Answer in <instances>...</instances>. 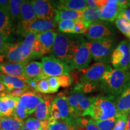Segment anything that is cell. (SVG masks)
<instances>
[{"label": "cell", "mask_w": 130, "mask_h": 130, "mask_svg": "<svg viewBox=\"0 0 130 130\" xmlns=\"http://www.w3.org/2000/svg\"><path fill=\"white\" fill-rule=\"evenodd\" d=\"M85 42L83 37L78 35L58 33L51 53L53 56L69 64L79 47Z\"/></svg>", "instance_id": "6da1fadb"}, {"label": "cell", "mask_w": 130, "mask_h": 130, "mask_svg": "<svg viewBox=\"0 0 130 130\" xmlns=\"http://www.w3.org/2000/svg\"><path fill=\"white\" fill-rule=\"evenodd\" d=\"M130 82V71L112 69L109 66L100 82L101 89L107 96L116 99Z\"/></svg>", "instance_id": "7a4b0ae2"}, {"label": "cell", "mask_w": 130, "mask_h": 130, "mask_svg": "<svg viewBox=\"0 0 130 130\" xmlns=\"http://www.w3.org/2000/svg\"><path fill=\"white\" fill-rule=\"evenodd\" d=\"M118 115L116 99L109 96L98 95L93 97L92 104L84 116H90L95 121L108 119Z\"/></svg>", "instance_id": "3957f363"}, {"label": "cell", "mask_w": 130, "mask_h": 130, "mask_svg": "<svg viewBox=\"0 0 130 130\" xmlns=\"http://www.w3.org/2000/svg\"><path fill=\"white\" fill-rule=\"evenodd\" d=\"M87 43L92 58L98 63L108 64L111 61V55L116 44L115 37L87 42Z\"/></svg>", "instance_id": "277c9868"}, {"label": "cell", "mask_w": 130, "mask_h": 130, "mask_svg": "<svg viewBox=\"0 0 130 130\" xmlns=\"http://www.w3.org/2000/svg\"><path fill=\"white\" fill-rule=\"evenodd\" d=\"M42 60L43 74L47 78L51 77H57L63 75H68L72 71L69 64L53 55L44 57Z\"/></svg>", "instance_id": "5b68a950"}, {"label": "cell", "mask_w": 130, "mask_h": 130, "mask_svg": "<svg viewBox=\"0 0 130 130\" xmlns=\"http://www.w3.org/2000/svg\"><path fill=\"white\" fill-rule=\"evenodd\" d=\"M4 55L6 59L11 63H26L34 58L31 50L22 42L7 43Z\"/></svg>", "instance_id": "8992f818"}, {"label": "cell", "mask_w": 130, "mask_h": 130, "mask_svg": "<svg viewBox=\"0 0 130 130\" xmlns=\"http://www.w3.org/2000/svg\"><path fill=\"white\" fill-rule=\"evenodd\" d=\"M56 27V23H55L54 21L45 20L37 18L30 22H19L17 32L25 37L28 33L39 34L54 30Z\"/></svg>", "instance_id": "52a82bcc"}, {"label": "cell", "mask_w": 130, "mask_h": 130, "mask_svg": "<svg viewBox=\"0 0 130 130\" xmlns=\"http://www.w3.org/2000/svg\"><path fill=\"white\" fill-rule=\"evenodd\" d=\"M115 30L108 22L99 21L92 24L85 32V36L90 41L115 37Z\"/></svg>", "instance_id": "ba28073f"}, {"label": "cell", "mask_w": 130, "mask_h": 130, "mask_svg": "<svg viewBox=\"0 0 130 130\" xmlns=\"http://www.w3.org/2000/svg\"><path fill=\"white\" fill-rule=\"evenodd\" d=\"M111 63L115 69H130V53L127 40H122L115 48L111 55Z\"/></svg>", "instance_id": "9c48e42d"}, {"label": "cell", "mask_w": 130, "mask_h": 130, "mask_svg": "<svg viewBox=\"0 0 130 130\" xmlns=\"http://www.w3.org/2000/svg\"><path fill=\"white\" fill-rule=\"evenodd\" d=\"M93 97H87L80 93H72L68 97L69 104L72 108L75 118L84 116L92 104Z\"/></svg>", "instance_id": "30bf717a"}, {"label": "cell", "mask_w": 130, "mask_h": 130, "mask_svg": "<svg viewBox=\"0 0 130 130\" xmlns=\"http://www.w3.org/2000/svg\"><path fill=\"white\" fill-rule=\"evenodd\" d=\"M110 65L105 63H96L86 69L82 70L83 74L80 78V82L98 83L101 82L103 75Z\"/></svg>", "instance_id": "8fae6325"}, {"label": "cell", "mask_w": 130, "mask_h": 130, "mask_svg": "<svg viewBox=\"0 0 130 130\" xmlns=\"http://www.w3.org/2000/svg\"><path fill=\"white\" fill-rule=\"evenodd\" d=\"M92 58L87 42H85L79 47L69 65L72 70L77 69L81 71L89 67Z\"/></svg>", "instance_id": "7c38bea8"}, {"label": "cell", "mask_w": 130, "mask_h": 130, "mask_svg": "<svg viewBox=\"0 0 130 130\" xmlns=\"http://www.w3.org/2000/svg\"><path fill=\"white\" fill-rule=\"evenodd\" d=\"M37 18L54 21L56 10L52 1L46 0L31 1Z\"/></svg>", "instance_id": "4fadbf2b"}, {"label": "cell", "mask_w": 130, "mask_h": 130, "mask_svg": "<svg viewBox=\"0 0 130 130\" xmlns=\"http://www.w3.org/2000/svg\"><path fill=\"white\" fill-rule=\"evenodd\" d=\"M124 9L118 0H107L105 6L101 9V21L106 22L116 21Z\"/></svg>", "instance_id": "5bb4252c"}, {"label": "cell", "mask_w": 130, "mask_h": 130, "mask_svg": "<svg viewBox=\"0 0 130 130\" xmlns=\"http://www.w3.org/2000/svg\"><path fill=\"white\" fill-rule=\"evenodd\" d=\"M53 102L57 108L61 119L63 121H71L75 118L74 113L69 104L68 98L63 95H59L54 99Z\"/></svg>", "instance_id": "9a60e30c"}, {"label": "cell", "mask_w": 130, "mask_h": 130, "mask_svg": "<svg viewBox=\"0 0 130 130\" xmlns=\"http://www.w3.org/2000/svg\"><path fill=\"white\" fill-rule=\"evenodd\" d=\"M21 101L25 105L29 115L35 113L37 107L40 102L44 100L43 97L36 92L29 90L20 97Z\"/></svg>", "instance_id": "2e32d148"}, {"label": "cell", "mask_w": 130, "mask_h": 130, "mask_svg": "<svg viewBox=\"0 0 130 130\" xmlns=\"http://www.w3.org/2000/svg\"><path fill=\"white\" fill-rule=\"evenodd\" d=\"M26 63L0 64V72L12 77L18 78L25 81L27 79L24 74V68Z\"/></svg>", "instance_id": "e0dca14e"}, {"label": "cell", "mask_w": 130, "mask_h": 130, "mask_svg": "<svg viewBox=\"0 0 130 130\" xmlns=\"http://www.w3.org/2000/svg\"><path fill=\"white\" fill-rule=\"evenodd\" d=\"M24 74L26 79H36L41 80L47 78L43 74L42 63L38 61H32L26 63L24 68Z\"/></svg>", "instance_id": "ac0fdd59"}, {"label": "cell", "mask_w": 130, "mask_h": 130, "mask_svg": "<svg viewBox=\"0 0 130 130\" xmlns=\"http://www.w3.org/2000/svg\"><path fill=\"white\" fill-rule=\"evenodd\" d=\"M54 2L52 1V3L56 10L68 9L83 11L87 7L86 0H61Z\"/></svg>", "instance_id": "d6986e66"}, {"label": "cell", "mask_w": 130, "mask_h": 130, "mask_svg": "<svg viewBox=\"0 0 130 130\" xmlns=\"http://www.w3.org/2000/svg\"><path fill=\"white\" fill-rule=\"evenodd\" d=\"M57 34L54 30L48 31L37 34V38L39 40L42 45V56L46 54L51 51Z\"/></svg>", "instance_id": "ffe728a7"}, {"label": "cell", "mask_w": 130, "mask_h": 130, "mask_svg": "<svg viewBox=\"0 0 130 130\" xmlns=\"http://www.w3.org/2000/svg\"><path fill=\"white\" fill-rule=\"evenodd\" d=\"M116 104L118 114H126L130 111V82L116 99Z\"/></svg>", "instance_id": "44dd1931"}, {"label": "cell", "mask_w": 130, "mask_h": 130, "mask_svg": "<svg viewBox=\"0 0 130 130\" xmlns=\"http://www.w3.org/2000/svg\"><path fill=\"white\" fill-rule=\"evenodd\" d=\"M12 32V21L9 12L0 9V33L6 41L11 37Z\"/></svg>", "instance_id": "7402d4cb"}, {"label": "cell", "mask_w": 130, "mask_h": 130, "mask_svg": "<svg viewBox=\"0 0 130 130\" xmlns=\"http://www.w3.org/2000/svg\"><path fill=\"white\" fill-rule=\"evenodd\" d=\"M43 97L44 100L38 105L35 112V116L41 121L48 120L50 118L51 104L53 102L51 97L47 96H43Z\"/></svg>", "instance_id": "603a6c76"}, {"label": "cell", "mask_w": 130, "mask_h": 130, "mask_svg": "<svg viewBox=\"0 0 130 130\" xmlns=\"http://www.w3.org/2000/svg\"><path fill=\"white\" fill-rule=\"evenodd\" d=\"M0 81L5 85L7 90L10 91L14 89H30L22 79L18 78L0 73Z\"/></svg>", "instance_id": "cb8c5ba5"}, {"label": "cell", "mask_w": 130, "mask_h": 130, "mask_svg": "<svg viewBox=\"0 0 130 130\" xmlns=\"http://www.w3.org/2000/svg\"><path fill=\"white\" fill-rule=\"evenodd\" d=\"M1 129L2 130H24L25 122L14 116L3 117L0 119Z\"/></svg>", "instance_id": "d4e9b609"}, {"label": "cell", "mask_w": 130, "mask_h": 130, "mask_svg": "<svg viewBox=\"0 0 130 130\" xmlns=\"http://www.w3.org/2000/svg\"><path fill=\"white\" fill-rule=\"evenodd\" d=\"M83 11L72 10L68 9L56 10L55 23H58L62 21H77L82 18Z\"/></svg>", "instance_id": "484cf974"}, {"label": "cell", "mask_w": 130, "mask_h": 130, "mask_svg": "<svg viewBox=\"0 0 130 130\" xmlns=\"http://www.w3.org/2000/svg\"><path fill=\"white\" fill-rule=\"evenodd\" d=\"M37 18L31 1L23 0L21 6L19 22H30Z\"/></svg>", "instance_id": "4316f807"}, {"label": "cell", "mask_w": 130, "mask_h": 130, "mask_svg": "<svg viewBox=\"0 0 130 130\" xmlns=\"http://www.w3.org/2000/svg\"><path fill=\"white\" fill-rule=\"evenodd\" d=\"M83 20L92 24L101 20V9L99 8H86L83 10Z\"/></svg>", "instance_id": "83f0119b"}, {"label": "cell", "mask_w": 130, "mask_h": 130, "mask_svg": "<svg viewBox=\"0 0 130 130\" xmlns=\"http://www.w3.org/2000/svg\"><path fill=\"white\" fill-rule=\"evenodd\" d=\"M48 120L41 121L35 118H29L25 122V129L28 130H43L48 128L49 125Z\"/></svg>", "instance_id": "f1b7e54d"}, {"label": "cell", "mask_w": 130, "mask_h": 130, "mask_svg": "<svg viewBox=\"0 0 130 130\" xmlns=\"http://www.w3.org/2000/svg\"><path fill=\"white\" fill-rule=\"evenodd\" d=\"M98 84L90 83L79 82L73 89L72 93H80L82 94L89 93L96 90Z\"/></svg>", "instance_id": "f546056e"}, {"label": "cell", "mask_w": 130, "mask_h": 130, "mask_svg": "<svg viewBox=\"0 0 130 130\" xmlns=\"http://www.w3.org/2000/svg\"><path fill=\"white\" fill-rule=\"evenodd\" d=\"M74 119L71 121H54L48 119L50 123L48 128L49 130H70Z\"/></svg>", "instance_id": "4dcf8cb0"}, {"label": "cell", "mask_w": 130, "mask_h": 130, "mask_svg": "<svg viewBox=\"0 0 130 130\" xmlns=\"http://www.w3.org/2000/svg\"><path fill=\"white\" fill-rule=\"evenodd\" d=\"M23 1V0H22ZM22 0H10L9 13L12 21L19 20L21 14V6Z\"/></svg>", "instance_id": "1f68e13d"}, {"label": "cell", "mask_w": 130, "mask_h": 130, "mask_svg": "<svg viewBox=\"0 0 130 130\" xmlns=\"http://www.w3.org/2000/svg\"><path fill=\"white\" fill-rule=\"evenodd\" d=\"M115 24L118 30L126 36H130V21L120 17L115 21Z\"/></svg>", "instance_id": "d6a6232c"}, {"label": "cell", "mask_w": 130, "mask_h": 130, "mask_svg": "<svg viewBox=\"0 0 130 130\" xmlns=\"http://www.w3.org/2000/svg\"><path fill=\"white\" fill-rule=\"evenodd\" d=\"M117 121V116L114 118L102 120V121H96V124L99 130H113L115 127Z\"/></svg>", "instance_id": "836d02e7"}, {"label": "cell", "mask_w": 130, "mask_h": 130, "mask_svg": "<svg viewBox=\"0 0 130 130\" xmlns=\"http://www.w3.org/2000/svg\"><path fill=\"white\" fill-rule=\"evenodd\" d=\"M76 21H62L58 23V29L60 31L65 34H72Z\"/></svg>", "instance_id": "e575fe53"}, {"label": "cell", "mask_w": 130, "mask_h": 130, "mask_svg": "<svg viewBox=\"0 0 130 130\" xmlns=\"http://www.w3.org/2000/svg\"><path fill=\"white\" fill-rule=\"evenodd\" d=\"M128 122V113L118 114L117 121L113 130H126Z\"/></svg>", "instance_id": "d590c367"}, {"label": "cell", "mask_w": 130, "mask_h": 130, "mask_svg": "<svg viewBox=\"0 0 130 130\" xmlns=\"http://www.w3.org/2000/svg\"><path fill=\"white\" fill-rule=\"evenodd\" d=\"M29 116L28 112L23 103L21 101L19 102L18 105L16 107L13 111V116L19 119L24 121Z\"/></svg>", "instance_id": "8d00e7d4"}, {"label": "cell", "mask_w": 130, "mask_h": 130, "mask_svg": "<svg viewBox=\"0 0 130 130\" xmlns=\"http://www.w3.org/2000/svg\"><path fill=\"white\" fill-rule=\"evenodd\" d=\"M91 24L86 22L82 19L75 21V25L73 31L74 35H79V34H85L86 31L89 28Z\"/></svg>", "instance_id": "74e56055"}, {"label": "cell", "mask_w": 130, "mask_h": 130, "mask_svg": "<svg viewBox=\"0 0 130 130\" xmlns=\"http://www.w3.org/2000/svg\"><path fill=\"white\" fill-rule=\"evenodd\" d=\"M20 101V98L8 95V94L0 100L1 102H4L6 104H7L9 108L13 111H14L15 109Z\"/></svg>", "instance_id": "f35d334b"}, {"label": "cell", "mask_w": 130, "mask_h": 130, "mask_svg": "<svg viewBox=\"0 0 130 130\" xmlns=\"http://www.w3.org/2000/svg\"><path fill=\"white\" fill-rule=\"evenodd\" d=\"M36 92L44 94L51 93V90H50V86H49L48 78L41 79V80L38 81Z\"/></svg>", "instance_id": "ab89813d"}, {"label": "cell", "mask_w": 130, "mask_h": 130, "mask_svg": "<svg viewBox=\"0 0 130 130\" xmlns=\"http://www.w3.org/2000/svg\"><path fill=\"white\" fill-rule=\"evenodd\" d=\"M37 34L35 33H28L25 36V39L22 42V44L25 46H27L28 48L32 51V46H33L34 42L36 39Z\"/></svg>", "instance_id": "60d3db41"}, {"label": "cell", "mask_w": 130, "mask_h": 130, "mask_svg": "<svg viewBox=\"0 0 130 130\" xmlns=\"http://www.w3.org/2000/svg\"><path fill=\"white\" fill-rule=\"evenodd\" d=\"M0 115L2 117H11L13 116V111L9 108L7 104L0 101Z\"/></svg>", "instance_id": "b9f144b4"}, {"label": "cell", "mask_w": 130, "mask_h": 130, "mask_svg": "<svg viewBox=\"0 0 130 130\" xmlns=\"http://www.w3.org/2000/svg\"><path fill=\"white\" fill-rule=\"evenodd\" d=\"M60 86L63 87H66L71 86L72 83V78L70 75H63L57 77Z\"/></svg>", "instance_id": "7bdbcfd3"}, {"label": "cell", "mask_w": 130, "mask_h": 130, "mask_svg": "<svg viewBox=\"0 0 130 130\" xmlns=\"http://www.w3.org/2000/svg\"><path fill=\"white\" fill-rule=\"evenodd\" d=\"M48 81L50 87V90H51V93H56L57 92L60 88V86L59 83H58L57 77H49L48 78Z\"/></svg>", "instance_id": "ee69618b"}, {"label": "cell", "mask_w": 130, "mask_h": 130, "mask_svg": "<svg viewBox=\"0 0 130 130\" xmlns=\"http://www.w3.org/2000/svg\"><path fill=\"white\" fill-rule=\"evenodd\" d=\"M31 90L30 89H14L12 90L8 91L7 90V93L8 95H10L14 97H18L20 98L21 96L27 92V91Z\"/></svg>", "instance_id": "f6af8a7d"}, {"label": "cell", "mask_w": 130, "mask_h": 130, "mask_svg": "<svg viewBox=\"0 0 130 130\" xmlns=\"http://www.w3.org/2000/svg\"><path fill=\"white\" fill-rule=\"evenodd\" d=\"M7 43V42L5 40L2 35L0 33V54H4Z\"/></svg>", "instance_id": "bcb514c9"}, {"label": "cell", "mask_w": 130, "mask_h": 130, "mask_svg": "<svg viewBox=\"0 0 130 130\" xmlns=\"http://www.w3.org/2000/svg\"><path fill=\"white\" fill-rule=\"evenodd\" d=\"M10 7L9 0H0V9L4 10L9 12Z\"/></svg>", "instance_id": "7dc6e473"}, {"label": "cell", "mask_w": 130, "mask_h": 130, "mask_svg": "<svg viewBox=\"0 0 130 130\" xmlns=\"http://www.w3.org/2000/svg\"><path fill=\"white\" fill-rule=\"evenodd\" d=\"M120 17L125 18L127 20L130 21V8L128 7L123 10L119 16V18Z\"/></svg>", "instance_id": "c3c4849f"}, {"label": "cell", "mask_w": 130, "mask_h": 130, "mask_svg": "<svg viewBox=\"0 0 130 130\" xmlns=\"http://www.w3.org/2000/svg\"><path fill=\"white\" fill-rule=\"evenodd\" d=\"M70 130H78V125H77V123H76V121H75V118L74 119V121H73V122H72V126H71Z\"/></svg>", "instance_id": "681fc988"}, {"label": "cell", "mask_w": 130, "mask_h": 130, "mask_svg": "<svg viewBox=\"0 0 130 130\" xmlns=\"http://www.w3.org/2000/svg\"><path fill=\"white\" fill-rule=\"evenodd\" d=\"M7 90V88L5 86V85L3 83L0 81V92H6Z\"/></svg>", "instance_id": "f907efd6"}, {"label": "cell", "mask_w": 130, "mask_h": 130, "mask_svg": "<svg viewBox=\"0 0 130 130\" xmlns=\"http://www.w3.org/2000/svg\"><path fill=\"white\" fill-rule=\"evenodd\" d=\"M126 130H130V111L128 113V122Z\"/></svg>", "instance_id": "816d5d0a"}, {"label": "cell", "mask_w": 130, "mask_h": 130, "mask_svg": "<svg viewBox=\"0 0 130 130\" xmlns=\"http://www.w3.org/2000/svg\"><path fill=\"white\" fill-rule=\"evenodd\" d=\"M7 90L6 92H0V100L3 97H4L5 96L7 95Z\"/></svg>", "instance_id": "f5cc1de1"}, {"label": "cell", "mask_w": 130, "mask_h": 130, "mask_svg": "<svg viewBox=\"0 0 130 130\" xmlns=\"http://www.w3.org/2000/svg\"><path fill=\"white\" fill-rule=\"evenodd\" d=\"M5 58L4 54H0V63H2L4 61V58Z\"/></svg>", "instance_id": "db71d44e"}, {"label": "cell", "mask_w": 130, "mask_h": 130, "mask_svg": "<svg viewBox=\"0 0 130 130\" xmlns=\"http://www.w3.org/2000/svg\"><path fill=\"white\" fill-rule=\"evenodd\" d=\"M128 47H129V53H130V41L128 43Z\"/></svg>", "instance_id": "11a10c76"}, {"label": "cell", "mask_w": 130, "mask_h": 130, "mask_svg": "<svg viewBox=\"0 0 130 130\" xmlns=\"http://www.w3.org/2000/svg\"><path fill=\"white\" fill-rule=\"evenodd\" d=\"M1 118H3V117H2V116H1V115H0V119H1Z\"/></svg>", "instance_id": "9f6ffc18"}, {"label": "cell", "mask_w": 130, "mask_h": 130, "mask_svg": "<svg viewBox=\"0 0 130 130\" xmlns=\"http://www.w3.org/2000/svg\"><path fill=\"white\" fill-rule=\"evenodd\" d=\"M0 129H1V124H0Z\"/></svg>", "instance_id": "6f0895ef"}, {"label": "cell", "mask_w": 130, "mask_h": 130, "mask_svg": "<svg viewBox=\"0 0 130 130\" xmlns=\"http://www.w3.org/2000/svg\"><path fill=\"white\" fill-rule=\"evenodd\" d=\"M129 39H130V36H129Z\"/></svg>", "instance_id": "680465c9"}]
</instances>
